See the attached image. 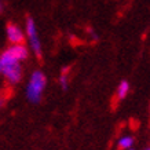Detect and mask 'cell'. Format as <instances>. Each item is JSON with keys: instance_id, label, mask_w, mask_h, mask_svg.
<instances>
[{"instance_id": "1", "label": "cell", "mask_w": 150, "mask_h": 150, "mask_svg": "<svg viewBox=\"0 0 150 150\" xmlns=\"http://www.w3.org/2000/svg\"><path fill=\"white\" fill-rule=\"evenodd\" d=\"M0 72L10 83H18L22 77V69L19 61L14 57L8 50L1 52L0 57Z\"/></svg>"}, {"instance_id": "2", "label": "cell", "mask_w": 150, "mask_h": 150, "mask_svg": "<svg viewBox=\"0 0 150 150\" xmlns=\"http://www.w3.org/2000/svg\"><path fill=\"white\" fill-rule=\"evenodd\" d=\"M46 76L40 72V70H36V72L32 73L30 76V80H29V84H28L26 88V96L29 100L32 102H39L41 99V94H43V90L46 87Z\"/></svg>"}, {"instance_id": "3", "label": "cell", "mask_w": 150, "mask_h": 150, "mask_svg": "<svg viewBox=\"0 0 150 150\" xmlns=\"http://www.w3.org/2000/svg\"><path fill=\"white\" fill-rule=\"evenodd\" d=\"M26 35L29 37V41H30V46H32L35 54L41 58V46L40 41H39V37H37V30L36 26H35V22L30 17H26Z\"/></svg>"}, {"instance_id": "4", "label": "cell", "mask_w": 150, "mask_h": 150, "mask_svg": "<svg viewBox=\"0 0 150 150\" xmlns=\"http://www.w3.org/2000/svg\"><path fill=\"white\" fill-rule=\"evenodd\" d=\"M6 32H7V39L11 44H23V35L17 25L8 22L6 26Z\"/></svg>"}, {"instance_id": "5", "label": "cell", "mask_w": 150, "mask_h": 150, "mask_svg": "<svg viewBox=\"0 0 150 150\" xmlns=\"http://www.w3.org/2000/svg\"><path fill=\"white\" fill-rule=\"evenodd\" d=\"M7 50H8L15 58L18 59V61L26 59L28 55H29V51H28L26 46H23V44H13V46L8 47Z\"/></svg>"}, {"instance_id": "6", "label": "cell", "mask_w": 150, "mask_h": 150, "mask_svg": "<svg viewBox=\"0 0 150 150\" xmlns=\"http://www.w3.org/2000/svg\"><path fill=\"white\" fill-rule=\"evenodd\" d=\"M128 90H129V84L127 81L120 83V86L117 88V99H124L128 94Z\"/></svg>"}, {"instance_id": "7", "label": "cell", "mask_w": 150, "mask_h": 150, "mask_svg": "<svg viewBox=\"0 0 150 150\" xmlns=\"http://www.w3.org/2000/svg\"><path fill=\"white\" fill-rule=\"evenodd\" d=\"M132 143H134V139H132L131 137H124L120 139V142H118V149L128 150L129 147H132Z\"/></svg>"}, {"instance_id": "8", "label": "cell", "mask_w": 150, "mask_h": 150, "mask_svg": "<svg viewBox=\"0 0 150 150\" xmlns=\"http://www.w3.org/2000/svg\"><path fill=\"white\" fill-rule=\"evenodd\" d=\"M66 72H68V68L62 72L61 77H59V83H61V87H62L64 90H66V88H68V74H66Z\"/></svg>"}, {"instance_id": "9", "label": "cell", "mask_w": 150, "mask_h": 150, "mask_svg": "<svg viewBox=\"0 0 150 150\" xmlns=\"http://www.w3.org/2000/svg\"><path fill=\"white\" fill-rule=\"evenodd\" d=\"M128 150H134V149H132V147H129V149H128Z\"/></svg>"}, {"instance_id": "10", "label": "cell", "mask_w": 150, "mask_h": 150, "mask_svg": "<svg viewBox=\"0 0 150 150\" xmlns=\"http://www.w3.org/2000/svg\"><path fill=\"white\" fill-rule=\"evenodd\" d=\"M147 150H150V149H147Z\"/></svg>"}]
</instances>
